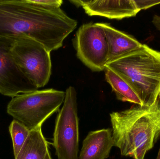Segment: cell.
Instances as JSON below:
<instances>
[{
    "label": "cell",
    "mask_w": 160,
    "mask_h": 159,
    "mask_svg": "<svg viewBox=\"0 0 160 159\" xmlns=\"http://www.w3.org/2000/svg\"><path fill=\"white\" fill-rule=\"evenodd\" d=\"M77 26L61 8H44L29 0H0V36H27L51 52L62 46Z\"/></svg>",
    "instance_id": "cell-1"
},
{
    "label": "cell",
    "mask_w": 160,
    "mask_h": 159,
    "mask_svg": "<svg viewBox=\"0 0 160 159\" xmlns=\"http://www.w3.org/2000/svg\"><path fill=\"white\" fill-rule=\"evenodd\" d=\"M114 146L124 157L144 159L160 138V101L110 114Z\"/></svg>",
    "instance_id": "cell-2"
},
{
    "label": "cell",
    "mask_w": 160,
    "mask_h": 159,
    "mask_svg": "<svg viewBox=\"0 0 160 159\" xmlns=\"http://www.w3.org/2000/svg\"><path fill=\"white\" fill-rule=\"evenodd\" d=\"M106 67L127 81L143 106H151L160 101V51L142 44L136 51Z\"/></svg>",
    "instance_id": "cell-3"
},
{
    "label": "cell",
    "mask_w": 160,
    "mask_h": 159,
    "mask_svg": "<svg viewBox=\"0 0 160 159\" xmlns=\"http://www.w3.org/2000/svg\"><path fill=\"white\" fill-rule=\"evenodd\" d=\"M65 92L53 89L35 91L12 98L7 112L30 131L41 127L64 101Z\"/></svg>",
    "instance_id": "cell-4"
},
{
    "label": "cell",
    "mask_w": 160,
    "mask_h": 159,
    "mask_svg": "<svg viewBox=\"0 0 160 159\" xmlns=\"http://www.w3.org/2000/svg\"><path fill=\"white\" fill-rule=\"evenodd\" d=\"M79 118L77 93L74 87H68L62 109L55 121L52 145L58 159H78Z\"/></svg>",
    "instance_id": "cell-5"
},
{
    "label": "cell",
    "mask_w": 160,
    "mask_h": 159,
    "mask_svg": "<svg viewBox=\"0 0 160 159\" xmlns=\"http://www.w3.org/2000/svg\"><path fill=\"white\" fill-rule=\"evenodd\" d=\"M11 53L20 70L37 88L48 84L52 73L51 52L43 44L21 36L16 38Z\"/></svg>",
    "instance_id": "cell-6"
},
{
    "label": "cell",
    "mask_w": 160,
    "mask_h": 159,
    "mask_svg": "<svg viewBox=\"0 0 160 159\" xmlns=\"http://www.w3.org/2000/svg\"><path fill=\"white\" fill-rule=\"evenodd\" d=\"M78 58L93 72L105 70L108 59L107 39L103 29L98 23L80 26L73 40Z\"/></svg>",
    "instance_id": "cell-7"
},
{
    "label": "cell",
    "mask_w": 160,
    "mask_h": 159,
    "mask_svg": "<svg viewBox=\"0 0 160 159\" xmlns=\"http://www.w3.org/2000/svg\"><path fill=\"white\" fill-rule=\"evenodd\" d=\"M16 38L0 36V94L13 97L37 90L16 64L11 49Z\"/></svg>",
    "instance_id": "cell-8"
},
{
    "label": "cell",
    "mask_w": 160,
    "mask_h": 159,
    "mask_svg": "<svg viewBox=\"0 0 160 159\" xmlns=\"http://www.w3.org/2000/svg\"><path fill=\"white\" fill-rule=\"evenodd\" d=\"M81 7L88 16H99L110 19L121 20L135 16L140 10L134 0L119 1H70Z\"/></svg>",
    "instance_id": "cell-9"
},
{
    "label": "cell",
    "mask_w": 160,
    "mask_h": 159,
    "mask_svg": "<svg viewBox=\"0 0 160 159\" xmlns=\"http://www.w3.org/2000/svg\"><path fill=\"white\" fill-rule=\"evenodd\" d=\"M103 29L108 44L107 65L136 51L142 45L133 36L113 27L109 23L97 22Z\"/></svg>",
    "instance_id": "cell-10"
},
{
    "label": "cell",
    "mask_w": 160,
    "mask_h": 159,
    "mask_svg": "<svg viewBox=\"0 0 160 159\" xmlns=\"http://www.w3.org/2000/svg\"><path fill=\"white\" fill-rule=\"evenodd\" d=\"M114 146L112 129H102L88 133L82 142L79 159H106Z\"/></svg>",
    "instance_id": "cell-11"
},
{
    "label": "cell",
    "mask_w": 160,
    "mask_h": 159,
    "mask_svg": "<svg viewBox=\"0 0 160 159\" xmlns=\"http://www.w3.org/2000/svg\"><path fill=\"white\" fill-rule=\"evenodd\" d=\"M48 144L42 131L41 127L34 129L30 133L15 159H45Z\"/></svg>",
    "instance_id": "cell-12"
},
{
    "label": "cell",
    "mask_w": 160,
    "mask_h": 159,
    "mask_svg": "<svg viewBox=\"0 0 160 159\" xmlns=\"http://www.w3.org/2000/svg\"><path fill=\"white\" fill-rule=\"evenodd\" d=\"M104 72L106 81L112 87L118 100L143 106L142 103L136 92L120 75L107 67Z\"/></svg>",
    "instance_id": "cell-13"
},
{
    "label": "cell",
    "mask_w": 160,
    "mask_h": 159,
    "mask_svg": "<svg viewBox=\"0 0 160 159\" xmlns=\"http://www.w3.org/2000/svg\"><path fill=\"white\" fill-rule=\"evenodd\" d=\"M9 132L13 143L14 157L18 154L31 131L17 120L13 119L9 126Z\"/></svg>",
    "instance_id": "cell-14"
},
{
    "label": "cell",
    "mask_w": 160,
    "mask_h": 159,
    "mask_svg": "<svg viewBox=\"0 0 160 159\" xmlns=\"http://www.w3.org/2000/svg\"><path fill=\"white\" fill-rule=\"evenodd\" d=\"M29 1L36 5L48 9L61 8L63 3L62 0H29Z\"/></svg>",
    "instance_id": "cell-15"
},
{
    "label": "cell",
    "mask_w": 160,
    "mask_h": 159,
    "mask_svg": "<svg viewBox=\"0 0 160 159\" xmlns=\"http://www.w3.org/2000/svg\"><path fill=\"white\" fill-rule=\"evenodd\" d=\"M134 1L140 11L148 9L160 4V0H134Z\"/></svg>",
    "instance_id": "cell-16"
},
{
    "label": "cell",
    "mask_w": 160,
    "mask_h": 159,
    "mask_svg": "<svg viewBox=\"0 0 160 159\" xmlns=\"http://www.w3.org/2000/svg\"><path fill=\"white\" fill-rule=\"evenodd\" d=\"M152 22L156 29L160 31V16L155 15L153 16Z\"/></svg>",
    "instance_id": "cell-17"
},
{
    "label": "cell",
    "mask_w": 160,
    "mask_h": 159,
    "mask_svg": "<svg viewBox=\"0 0 160 159\" xmlns=\"http://www.w3.org/2000/svg\"><path fill=\"white\" fill-rule=\"evenodd\" d=\"M52 159L51 157L50 152L48 153V155H47V157H46V159Z\"/></svg>",
    "instance_id": "cell-18"
},
{
    "label": "cell",
    "mask_w": 160,
    "mask_h": 159,
    "mask_svg": "<svg viewBox=\"0 0 160 159\" xmlns=\"http://www.w3.org/2000/svg\"><path fill=\"white\" fill-rule=\"evenodd\" d=\"M160 159V148L159 150L158 154V157H157V159Z\"/></svg>",
    "instance_id": "cell-19"
}]
</instances>
